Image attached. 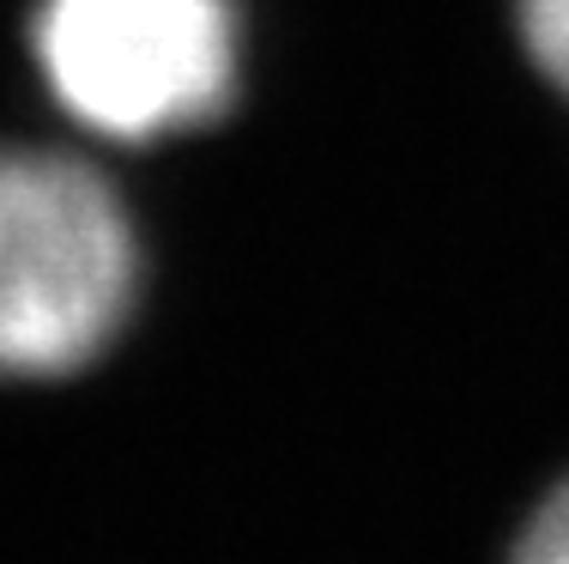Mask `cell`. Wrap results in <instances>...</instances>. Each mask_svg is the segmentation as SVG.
<instances>
[{
	"label": "cell",
	"mask_w": 569,
	"mask_h": 564,
	"mask_svg": "<svg viewBox=\"0 0 569 564\" xmlns=\"http://www.w3.org/2000/svg\"><path fill=\"white\" fill-rule=\"evenodd\" d=\"M133 231L98 170L0 152V376H61L116 340Z\"/></svg>",
	"instance_id": "6da1fadb"
},
{
	"label": "cell",
	"mask_w": 569,
	"mask_h": 564,
	"mask_svg": "<svg viewBox=\"0 0 569 564\" xmlns=\"http://www.w3.org/2000/svg\"><path fill=\"white\" fill-rule=\"evenodd\" d=\"M37 61L91 133L164 140L230 103L237 19L230 0H43Z\"/></svg>",
	"instance_id": "7a4b0ae2"
},
{
	"label": "cell",
	"mask_w": 569,
	"mask_h": 564,
	"mask_svg": "<svg viewBox=\"0 0 569 564\" xmlns=\"http://www.w3.org/2000/svg\"><path fill=\"white\" fill-rule=\"evenodd\" d=\"M521 43L539 73L569 98V0H521Z\"/></svg>",
	"instance_id": "3957f363"
},
{
	"label": "cell",
	"mask_w": 569,
	"mask_h": 564,
	"mask_svg": "<svg viewBox=\"0 0 569 564\" xmlns=\"http://www.w3.org/2000/svg\"><path fill=\"white\" fill-rule=\"evenodd\" d=\"M509 564H569V479L539 498V509L527 516L521 541H515Z\"/></svg>",
	"instance_id": "277c9868"
}]
</instances>
